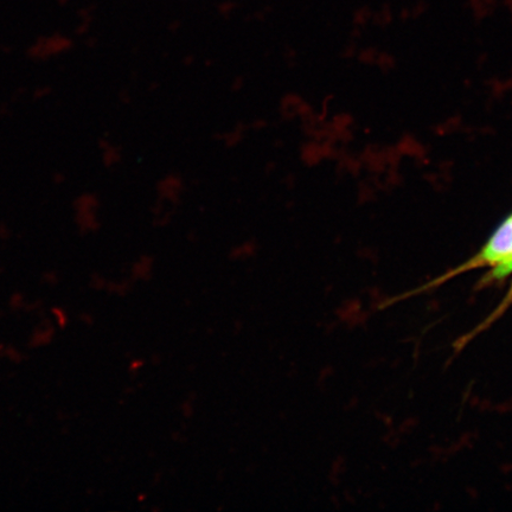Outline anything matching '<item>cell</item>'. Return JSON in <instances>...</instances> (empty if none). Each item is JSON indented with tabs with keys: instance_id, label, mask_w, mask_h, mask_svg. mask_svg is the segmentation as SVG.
Wrapping results in <instances>:
<instances>
[{
	"instance_id": "obj_3",
	"label": "cell",
	"mask_w": 512,
	"mask_h": 512,
	"mask_svg": "<svg viewBox=\"0 0 512 512\" xmlns=\"http://www.w3.org/2000/svg\"><path fill=\"white\" fill-rule=\"evenodd\" d=\"M317 108L313 107L309 100L297 92H287L281 96L278 104L279 118L284 123L302 121L315 113Z\"/></svg>"
},
{
	"instance_id": "obj_8",
	"label": "cell",
	"mask_w": 512,
	"mask_h": 512,
	"mask_svg": "<svg viewBox=\"0 0 512 512\" xmlns=\"http://www.w3.org/2000/svg\"><path fill=\"white\" fill-rule=\"evenodd\" d=\"M268 120L265 119V118H262V117H259V118H255L253 119L252 121H249L248 123V127H249V132H262V131H265L266 128L268 127Z\"/></svg>"
},
{
	"instance_id": "obj_1",
	"label": "cell",
	"mask_w": 512,
	"mask_h": 512,
	"mask_svg": "<svg viewBox=\"0 0 512 512\" xmlns=\"http://www.w3.org/2000/svg\"><path fill=\"white\" fill-rule=\"evenodd\" d=\"M343 149L344 147L330 140L320 142V140L305 138L299 146L298 157L300 163L306 168L315 169L326 162H334Z\"/></svg>"
},
{
	"instance_id": "obj_10",
	"label": "cell",
	"mask_w": 512,
	"mask_h": 512,
	"mask_svg": "<svg viewBox=\"0 0 512 512\" xmlns=\"http://www.w3.org/2000/svg\"><path fill=\"white\" fill-rule=\"evenodd\" d=\"M283 183L287 190L296 189L298 178L296 174H292V172H288V174L284 177Z\"/></svg>"
},
{
	"instance_id": "obj_9",
	"label": "cell",
	"mask_w": 512,
	"mask_h": 512,
	"mask_svg": "<svg viewBox=\"0 0 512 512\" xmlns=\"http://www.w3.org/2000/svg\"><path fill=\"white\" fill-rule=\"evenodd\" d=\"M246 78L243 75H236L232 82H230V89L233 93H240L246 87Z\"/></svg>"
},
{
	"instance_id": "obj_4",
	"label": "cell",
	"mask_w": 512,
	"mask_h": 512,
	"mask_svg": "<svg viewBox=\"0 0 512 512\" xmlns=\"http://www.w3.org/2000/svg\"><path fill=\"white\" fill-rule=\"evenodd\" d=\"M185 191H187V183L184 177L178 172H169L156 184V201L177 209L182 203Z\"/></svg>"
},
{
	"instance_id": "obj_6",
	"label": "cell",
	"mask_w": 512,
	"mask_h": 512,
	"mask_svg": "<svg viewBox=\"0 0 512 512\" xmlns=\"http://www.w3.org/2000/svg\"><path fill=\"white\" fill-rule=\"evenodd\" d=\"M335 172L338 177L356 176L360 174L362 168V160L350 155L348 151L343 149L338 157L334 160Z\"/></svg>"
},
{
	"instance_id": "obj_11",
	"label": "cell",
	"mask_w": 512,
	"mask_h": 512,
	"mask_svg": "<svg viewBox=\"0 0 512 512\" xmlns=\"http://www.w3.org/2000/svg\"><path fill=\"white\" fill-rule=\"evenodd\" d=\"M277 170V163L273 162V160H270V162H267L265 165V174L270 176L273 174V172Z\"/></svg>"
},
{
	"instance_id": "obj_5",
	"label": "cell",
	"mask_w": 512,
	"mask_h": 512,
	"mask_svg": "<svg viewBox=\"0 0 512 512\" xmlns=\"http://www.w3.org/2000/svg\"><path fill=\"white\" fill-rule=\"evenodd\" d=\"M248 132V123L240 121V123L235 124L232 128H229V130L217 134L216 139L217 142L221 143L226 149L233 150L245 142Z\"/></svg>"
},
{
	"instance_id": "obj_2",
	"label": "cell",
	"mask_w": 512,
	"mask_h": 512,
	"mask_svg": "<svg viewBox=\"0 0 512 512\" xmlns=\"http://www.w3.org/2000/svg\"><path fill=\"white\" fill-rule=\"evenodd\" d=\"M74 219L83 233H93L100 227V201L93 192H83L74 201Z\"/></svg>"
},
{
	"instance_id": "obj_7",
	"label": "cell",
	"mask_w": 512,
	"mask_h": 512,
	"mask_svg": "<svg viewBox=\"0 0 512 512\" xmlns=\"http://www.w3.org/2000/svg\"><path fill=\"white\" fill-rule=\"evenodd\" d=\"M101 155L102 162H104L107 168H113V166L118 165L121 162V158H123L119 147L111 144V142H107V140L101 143Z\"/></svg>"
},
{
	"instance_id": "obj_12",
	"label": "cell",
	"mask_w": 512,
	"mask_h": 512,
	"mask_svg": "<svg viewBox=\"0 0 512 512\" xmlns=\"http://www.w3.org/2000/svg\"><path fill=\"white\" fill-rule=\"evenodd\" d=\"M510 304H512V286H511V290L508 293L507 298H505V300H504V302H503V304L501 306V310H504L505 307H507Z\"/></svg>"
}]
</instances>
